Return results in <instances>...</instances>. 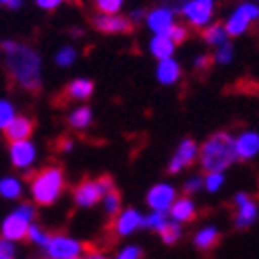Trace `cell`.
I'll return each mask as SVG.
<instances>
[{
    "mask_svg": "<svg viewBox=\"0 0 259 259\" xmlns=\"http://www.w3.org/2000/svg\"><path fill=\"white\" fill-rule=\"evenodd\" d=\"M71 259H79V257H71Z\"/></svg>",
    "mask_w": 259,
    "mask_h": 259,
    "instance_id": "45",
    "label": "cell"
},
{
    "mask_svg": "<svg viewBox=\"0 0 259 259\" xmlns=\"http://www.w3.org/2000/svg\"><path fill=\"white\" fill-rule=\"evenodd\" d=\"M181 64L172 58V56H168V58H162L160 62H158V69H156V77H158V81L162 83V85H175L179 79H181Z\"/></svg>",
    "mask_w": 259,
    "mask_h": 259,
    "instance_id": "18",
    "label": "cell"
},
{
    "mask_svg": "<svg viewBox=\"0 0 259 259\" xmlns=\"http://www.w3.org/2000/svg\"><path fill=\"white\" fill-rule=\"evenodd\" d=\"M203 37H205L207 44L213 46V48H218V46H222V44H226V41H228V33L224 29V25H220V23L207 25L205 31H203Z\"/></svg>",
    "mask_w": 259,
    "mask_h": 259,
    "instance_id": "25",
    "label": "cell"
},
{
    "mask_svg": "<svg viewBox=\"0 0 259 259\" xmlns=\"http://www.w3.org/2000/svg\"><path fill=\"white\" fill-rule=\"evenodd\" d=\"M23 193V183L15 177H5L0 179V195L5 199H17Z\"/></svg>",
    "mask_w": 259,
    "mask_h": 259,
    "instance_id": "23",
    "label": "cell"
},
{
    "mask_svg": "<svg viewBox=\"0 0 259 259\" xmlns=\"http://www.w3.org/2000/svg\"><path fill=\"white\" fill-rule=\"evenodd\" d=\"M168 222V211H156L152 209V213L149 215H143L141 220V228H149V230H156L160 232Z\"/></svg>",
    "mask_w": 259,
    "mask_h": 259,
    "instance_id": "26",
    "label": "cell"
},
{
    "mask_svg": "<svg viewBox=\"0 0 259 259\" xmlns=\"http://www.w3.org/2000/svg\"><path fill=\"white\" fill-rule=\"evenodd\" d=\"M0 5H7V7H19V0H0Z\"/></svg>",
    "mask_w": 259,
    "mask_h": 259,
    "instance_id": "44",
    "label": "cell"
},
{
    "mask_svg": "<svg viewBox=\"0 0 259 259\" xmlns=\"http://www.w3.org/2000/svg\"><path fill=\"white\" fill-rule=\"evenodd\" d=\"M62 3H64V0H37V7L44 9V11H54V9H58Z\"/></svg>",
    "mask_w": 259,
    "mask_h": 259,
    "instance_id": "39",
    "label": "cell"
},
{
    "mask_svg": "<svg viewBox=\"0 0 259 259\" xmlns=\"http://www.w3.org/2000/svg\"><path fill=\"white\" fill-rule=\"evenodd\" d=\"M145 17V11L143 9H135V11H131V21H141Z\"/></svg>",
    "mask_w": 259,
    "mask_h": 259,
    "instance_id": "41",
    "label": "cell"
},
{
    "mask_svg": "<svg viewBox=\"0 0 259 259\" xmlns=\"http://www.w3.org/2000/svg\"><path fill=\"white\" fill-rule=\"evenodd\" d=\"M17 257V247L9 239H0V259H15Z\"/></svg>",
    "mask_w": 259,
    "mask_h": 259,
    "instance_id": "35",
    "label": "cell"
},
{
    "mask_svg": "<svg viewBox=\"0 0 259 259\" xmlns=\"http://www.w3.org/2000/svg\"><path fill=\"white\" fill-rule=\"evenodd\" d=\"M175 44H183V41L187 39V27H183V25H179V23H175L170 29H168V33H166Z\"/></svg>",
    "mask_w": 259,
    "mask_h": 259,
    "instance_id": "36",
    "label": "cell"
},
{
    "mask_svg": "<svg viewBox=\"0 0 259 259\" xmlns=\"http://www.w3.org/2000/svg\"><path fill=\"white\" fill-rule=\"evenodd\" d=\"M209 64V58L207 56H199V58H195V69H205Z\"/></svg>",
    "mask_w": 259,
    "mask_h": 259,
    "instance_id": "40",
    "label": "cell"
},
{
    "mask_svg": "<svg viewBox=\"0 0 259 259\" xmlns=\"http://www.w3.org/2000/svg\"><path fill=\"white\" fill-rule=\"evenodd\" d=\"M168 213H170V218L175 220V222L183 224V222H191L193 218H195L197 207H195V203H193L189 197H181V199L177 197L175 201H172Z\"/></svg>",
    "mask_w": 259,
    "mask_h": 259,
    "instance_id": "17",
    "label": "cell"
},
{
    "mask_svg": "<svg viewBox=\"0 0 259 259\" xmlns=\"http://www.w3.org/2000/svg\"><path fill=\"white\" fill-rule=\"evenodd\" d=\"M85 259H108L104 253H98V251H90L88 255H85Z\"/></svg>",
    "mask_w": 259,
    "mask_h": 259,
    "instance_id": "42",
    "label": "cell"
},
{
    "mask_svg": "<svg viewBox=\"0 0 259 259\" xmlns=\"http://www.w3.org/2000/svg\"><path fill=\"white\" fill-rule=\"evenodd\" d=\"M124 5V0H96V9L104 15H116Z\"/></svg>",
    "mask_w": 259,
    "mask_h": 259,
    "instance_id": "32",
    "label": "cell"
},
{
    "mask_svg": "<svg viewBox=\"0 0 259 259\" xmlns=\"http://www.w3.org/2000/svg\"><path fill=\"white\" fill-rule=\"evenodd\" d=\"M160 236H162V241L166 243V245H172V243H177L181 236H183V228H181V224L179 222H175V220H168L166 222V226L160 230Z\"/></svg>",
    "mask_w": 259,
    "mask_h": 259,
    "instance_id": "28",
    "label": "cell"
},
{
    "mask_svg": "<svg viewBox=\"0 0 259 259\" xmlns=\"http://www.w3.org/2000/svg\"><path fill=\"white\" fill-rule=\"evenodd\" d=\"M201 187H203V179H201V177H191V179L183 185V189H185L187 193H197Z\"/></svg>",
    "mask_w": 259,
    "mask_h": 259,
    "instance_id": "38",
    "label": "cell"
},
{
    "mask_svg": "<svg viewBox=\"0 0 259 259\" xmlns=\"http://www.w3.org/2000/svg\"><path fill=\"white\" fill-rule=\"evenodd\" d=\"M35 220V207L31 203H21L15 211H11L5 222H3V239H9V241H21L25 239L27 234V228L29 224Z\"/></svg>",
    "mask_w": 259,
    "mask_h": 259,
    "instance_id": "4",
    "label": "cell"
},
{
    "mask_svg": "<svg viewBox=\"0 0 259 259\" xmlns=\"http://www.w3.org/2000/svg\"><path fill=\"white\" fill-rule=\"evenodd\" d=\"M114 232L118 236H126V234H133L137 228H141V220H143V215L139 209H133V207H128V209H122L114 215Z\"/></svg>",
    "mask_w": 259,
    "mask_h": 259,
    "instance_id": "14",
    "label": "cell"
},
{
    "mask_svg": "<svg viewBox=\"0 0 259 259\" xmlns=\"http://www.w3.org/2000/svg\"><path fill=\"white\" fill-rule=\"evenodd\" d=\"M48 259H71L83 253V243L69 234H50L48 243L41 247Z\"/></svg>",
    "mask_w": 259,
    "mask_h": 259,
    "instance_id": "6",
    "label": "cell"
},
{
    "mask_svg": "<svg viewBox=\"0 0 259 259\" xmlns=\"http://www.w3.org/2000/svg\"><path fill=\"white\" fill-rule=\"evenodd\" d=\"M5 133L9 137V141H21V139H29L33 133V124L27 116H15L7 126H5Z\"/></svg>",
    "mask_w": 259,
    "mask_h": 259,
    "instance_id": "19",
    "label": "cell"
},
{
    "mask_svg": "<svg viewBox=\"0 0 259 259\" xmlns=\"http://www.w3.org/2000/svg\"><path fill=\"white\" fill-rule=\"evenodd\" d=\"M199 160L205 172H224L236 162L234 154V137L228 133L211 135L199 149Z\"/></svg>",
    "mask_w": 259,
    "mask_h": 259,
    "instance_id": "2",
    "label": "cell"
},
{
    "mask_svg": "<svg viewBox=\"0 0 259 259\" xmlns=\"http://www.w3.org/2000/svg\"><path fill=\"white\" fill-rule=\"evenodd\" d=\"M236 228H249L257 220V203L247 195V193H236Z\"/></svg>",
    "mask_w": 259,
    "mask_h": 259,
    "instance_id": "12",
    "label": "cell"
},
{
    "mask_svg": "<svg viewBox=\"0 0 259 259\" xmlns=\"http://www.w3.org/2000/svg\"><path fill=\"white\" fill-rule=\"evenodd\" d=\"M3 50L7 52V69L11 77L27 92H37L41 88V58L39 54L19 41H5Z\"/></svg>",
    "mask_w": 259,
    "mask_h": 259,
    "instance_id": "1",
    "label": "cell"
},
{
    "mask_svg": "<svg viewBox=\"0 0 259 259\" xmlns=\"http://www.w3.org/2000/svg\"><path fill=\"white\" fill-rule=\"evenodd\" d=\"M15 116H17V112H15L13 104H11L9 100H0V128H3V131H5V126H7Z\"/></svg>",
    "mask_w": 259,
    "mask_h": 259,
    "instance_id": "34",
    "label": "cell"
},
{
    "mask_svg": "<svg viewBox=\"0 0 259 259\" xmlns=\"http://www.w3.org/2000/svg\"><path fill=\"white\" fill-rule=\"evenodd\" d=\"M175 199H177V189L168 183H158L147 193V205L156 211H168Z\"/></svg>",
    "mask_w": 259,
    "mask_h": 259,
    "instance_id": "10",
    "label": "cell"
},
{
    "mask_svg": "<svg viewBox=\"0 0 259 259\" xmlns=\"http://www.w3.org/2000/svg\"><path fill=\"white\" fill-rule=\"evenodd\" d=\"M100 201H104V209L110 218H114V215L120 211V195H118L116 189H110L108 193H104Z\"/></svg>",
    "mask_w": 259,
    "mask_h": 259,
    "instance_id": "27",
    "label": "cell"
},
{
    "mask_svg": "<svg viewBox=\"0 0 259 259\" xmlns=\"http://www.w3.org/2000/svg\"><path fill=\"white\" fill-rule=\"evenodd\" d=\"M9 154H11V162L15 168L19 170H27L29 166H33L35 162V145L29 139H21V141H11L9 147Z\"/></svg>",
    "mask_w": 259,
    "mask_h": 259,
    "instance_id": "9",
    "label": "cell"
},
{
    "mask_svg": "<svg viewBox=\"0 0 259 259\" xmlns=\"http://www.w3.org/2000/svg\"><path fill=\"white\" fill-rule=\"evenodd\" d=\"M175 48H177V44L166 33H154L152 41H149V52H152L158 60L172 56L175 54Z\"/></svg>",
    "mask_w": 259,
    "mask_h": 259,
    "instance_id": "20",
    "label": "cell"
},
{
    "mask_svg": "<svg viewBox=\"0 0 259 259\" xmlns=\"http://www.w3.org/2000/svg\"><path fill=\"white\" fill-rule=\"evenodd\" d=\"M110 189H114L110 177H102L98 181H83L75 189V203L79 207H94L102 199L104 193H108Z\"/></svg>",
    "mask_w": 259,
    "mask_h": 259,
    "instance_id": "5",
    "label": "cell"
},
{
    "mask_svg": "<svg viewBox=\"0 0 259 259\" xmlns=\"http://www.w3.org/2000/svg\"><path fill=\"white\" fill-rule=\"evenodd\" d=\"M60 147L64 149V152H71V149H73V141H71V139H62Z\"/></svg>",
    "mask_w": 259,
    "mask_h": 259,
    "instance_id": "43",
    "label": "cell"
},
{
    "mask_svg": "<svg viewBox=\"0 0 259 259\" xmlns=\"http://www.w3.org/2000/svg\"><path fill=\"white\" fill-rule=\"evenodd\" d=\"M92 120H94V114H92V110L88 106H79V108H75V110L69 114V124L73 128H77V131L88 128L92 124Z\"/></svg>",
    "mask_w": 259,
    "mask_h": 259,
    "instance_id": "22",
    "label": "cell"
},
{
    "mask_svg": "<svg viewBox=\"0 0 259 259\" xmlns=\"http://www.w3.org/2000/svg\"><path fill=\"white\" fill-rule=\"evenodd\" d=\"M257 17H259V7L255 3H249V0H247V3L239 5V7L232 11V15L228 17L226 25H224L228 37L243 35L251 27L253 21H257Z\"/></svg>",
    "mask_w": 259,
    "mask_h": 259,
    "instance_id": "7",
    "label": "cell"
},
{
    "mask_svg": "<svg viewBox=\"0 0 259 259\" xmlns=\"http://www.w3.org/2000/svg\"><path fill=\"white\" fill-rule=\"evenodd\" d=\"M197 156H199V145L193 141V139H185V141L177 147L175 156H172V160H170V164H168V170H170V172H179V170H183V168H187L189 164L195 162Z\"/></svg>",
    "mask_w": 259,
    "mask_h": 259,
    "instance_id": "11",
    "label": "cell"
},
{
    "mask_svg": "<svg viewBox=\"0 0 259 259\" xmlns=\"http://www.w3.org/2000/svg\"><path fill=\"white\" fill-rule=\"evenodd\" d=\"M213 0H185L181 13L187 17L193 27H205L213 17Z\"/></svg>",
    "mask_w": 259,
    "mask_h": 259,
    "instance_id": "8",
    "label": "cell"
},
{
    "mask_svg": "<svg viewBox=\"0 0 259 259\" xmlns=\"http://www.w3.org/2000/svg\"><path fill=\"white\" fill-rule=\"evenodd\" d=\"M232 58H234V48H232L230 41H226V44H222V46L215 48L213 60L218 62V64H228V62H232Z\"/></svg>",
    "mask_w": 259,
    "mask_h": 259,
    "instance_id": "33",
    "label": "cell"
},
{
    "mask_svg": "<svg viewBox=\"0 0 259 259\" xmlns=\"http://www.w3.org/2000/svg\"><path fill=\"white\" fill-rule=\"evenodd\" d=\"M94 25H96V29H100L104 33H126V31H131V21H128L126 17H120L118 13L116 15L100 13L94 19Z\"/></svg>",
    "mask_w": 259,
    "mask_h": 259,
    "instance_id": "15",
    "label": "cell"
},
{
    "mask_svg": "<svg viewBox=\"0 0 259 259\" xmlns=\"http://www.w3.org/2000/svg\"><path fill=\"white\" fill-rule=\"evenodd\" d=\"M67 94L71 100H88L92 94H94V83L90 79H75L69 83V88H67Z\"/></svg>",
    "mask_w": 259,
    "mask_h": 259,
    "instance_id": "21",
    "label": "cell"
},
{
    "mask_svg": "<svg viewBox=\"0 0 259 259\" xmlns=\"http://www.w3.org/2000/svg\"><path fill=\"white\" fill-rule=\"evenodd\" d=\"M141 249L139 247H135V245H128V247H124V249H120L118 251V255L114 257V259H141Z\"/></svg>",
    "mask_w": 259,
    "mask_h": 259,
    "instance_id": "37",
    "label": "cell"
},
{
    "mask_svg": "<svg viewBox=\"0 0 259 259\" xmlns=\"http://www.w3.org/2000/svg\"><path fill=\"white\" fill-rule=\"evenodd\" d=\"M54 60H56L58 67L67 69V67H71V64L77 60V50H75V48H71V46H64V48H60V50L56 52Z\"/></svg>",
    "mask_w": 259,
    "mask_h": 259,
    "instance_id": "30",
    "label": "cell"
},
{
    "mask_svg": "<svg viewBox=\"0 0 259 259\" xmlns=\"http://www.w3.org/2000/svg\"><path fill=\"white\" fill-rule=\"evenodd\" d=\"M147 27L152 29L154 33H168V29L177 23L175 21V11H170L168 7H158L152 13H147L145 17Z\"/></svg>",
    "mask_w": 259,
    "mask_h": 259,
    "instance_id": "13",
    "label": "cell"
},
{
    "mask_svg": "<svg viewBox=\"0 0 259 259\" xmlns=\"http://www.w3.org/2000/svg\"><path fill=\"white\" fill-rule=\"evenodd\" d=\"M31 197L39 205H52L64 191V175L58 166H46L31 179Z\"/></svg>",
    "mask_w": 259,
    "mask_h": 259,
    "instance_id": "3",
    "label": "cell"
},
{
    "mask_svg": "<svg viewBox=\"0 0 259 259\" xmlns=\"http://www.w3.org/2000/svg\"><path fill=\"white\" fill-rule=\"evenodd\" d=\"M259 152V135L255 131H245L234 139V154L236 160H251Z\"/></svg>",
    "mask_w": 259,
    "mask_h": 259,
    "instance_id": "16",
    "label": "cell"
},
{
    "mask_svg": "<svg viewBox=\"0 0 259 259\" xmlns=\"http://www.w3.org/2000/svg\"><path fill=\"white\" fill-rule=\"evenodd\" d=\"M25 239H29L31 243H35L37 247H44L46 243H48V239H50V234L44 230V228H39L37 224H29V228H27V234H25Z\"/></svg>",
    "mask_w": 259,
    "mask_h": 259,
    "instance_id": "29",
    "label": "cell"
},
{
    "mask_svg": "<svg viewBox=\"0 0 259 259\" xmlns=\"http://www.w3.org/2000/svg\"><path fill=\"white\" fill-rule=\"evenodd\" d=\"M218 236H220L218 228L215 226H205L195 234V247L207 251V249H211L215 243H218Z\"/></svg>",
    "mask_w": 259,
    "mask_h": 259,
    "instance_id": "24",
    "label": "cell"
},
{
    "mask_svg": "<svg viewBox=\"0 0 259 259\" xmlns=\"http://www.w3.org/2000/svg\"><path fill=\"white\" fill-rule=\"evenodd\" d=\"M222 185H224V172H207L205 179H203V187H205L209 193L220 191Z\"/></svg>",
    "mask_w": 259,
    "mask_h": 259,
    "instance_id": "31",
    "label": "cell"
}]
</instances>
